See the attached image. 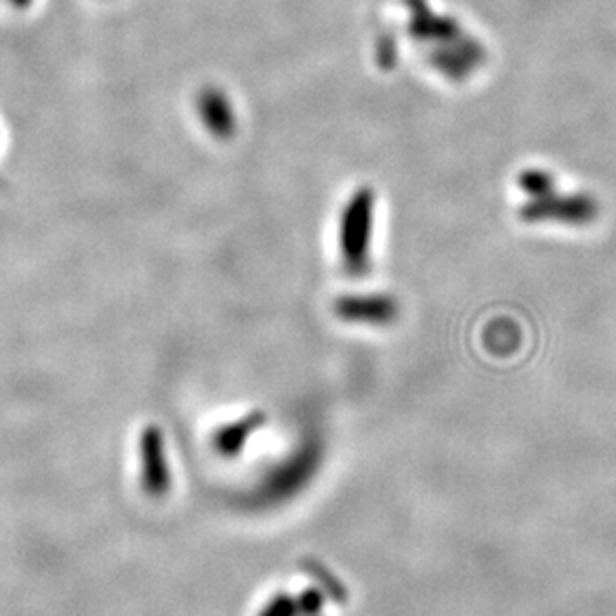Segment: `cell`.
Segmentation results:
<instances>
[{
	"label": "cell",
	"mask_w": 616,
	"mask_h": 616,
	"mask_svg": "<svg viewBox=\"0 0 616 616\" xmlns=\"http://www.w3.org/2000/svg\"><path fill=\"white\" fill-rule=\"evenodd\" d=\"M374 210L376 194L369 187L355 191L343 210L338 229V251L343 267L350 277H362L371 269Z\"/></svg>",
	"instance_id": "1"
},
{
	"label": "cell",
	"mask_w": 616,
	"mask_h": 616,
	"mask_svg": "<svg viewBox=\"0 0 616 616\" xmlns=\"http://www.w3.org/2000/svg\"><path fill=\"white\" fill-rule=\"evenodd\" d=\"M518 217L525 222H565L589 224L599 217V201L587 193L559 194L556 191L528 198Z\"/></svg>",
	"instance_id": "2"
},
{
	"label": "cell",
	"mask_w": 616,
	"mask_h": 616,
	"mask_svg": "<svg viewBox=\"0 0 616 616\" xmlns=\"http://www.w3.org/2000/svg\"><path fill=\"white\" fill-rule=\"evenodd\" d=\"M334 315L352 324L388 326L397 321L398 303L388 295H350L334 300Z\"/></svg>",
	"instance_id": "3"
},
{
	"label": "cell",
	"mask_w": 616,
	"mask_h": 616,
	"mask_svg": "<svg viewBox=\"0 0 616 616\" xmlns=\"http://www.w3.org/2000/svg\"><path fill=\"white\" fill-rule=\"evenodd\" d=\"M198 115L206 130L220 141L232 139L236 132V113L231 99L219 89H206L198 97Z\"/></svg>",
	"instance_id": "4"
},
{
	"label": "cell",
	"mask_w": 616,
	"mask_h": 616,
	"mask_svg": "<svg viewBox=\"0 0 616 616\" xmlns=\"http://www.w3.org/2000/svg\"><path fill=\"white\" fill-rule=\"evenodd\" d=\"M518 187L528 194V198H537V196L552 193L556 182L551 172L540 170V168H528L518 177Z\"/></svg>",
	"instance_id": "5"
},
{
	"label": "cell",
	"mask_w": 616,
	"mask_h": 616,
	"mask_svg": "<svg viewBox=\"0 0 616 616\" xmlns=\"http://www.w3.org/2000/svg\"><path fill=\"white\" fill-rule=\"evenodd\" d=\"M14 9H28L33 4V0H9Z\"/></svg>",
	"instance_id": "6"
}]
</instances>
